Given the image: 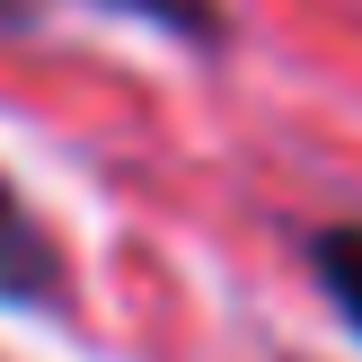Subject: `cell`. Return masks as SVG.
Returning <instances> with one entry per match:
<instances>
[{"mask_svg":"<svg viewBox=\"0 0 362 362\" xmlns=\"http://www.w3.org/2000/svg\"><path fill=\"white\" fill-rule=\"evenodd\" d=\"M0 310H18V318H71L80 310L62 230L27 204V186L9 168H0Z\"/></svg>","mask_w":362,"mask_h":362,"instance_id":"6da1fadb","label":"cell"},{"mask_svg":"<svg viewBox=\"0 0 362 362\" xmlns=\"http://www.w3.org/2000/svg\"><path fill=\"white\" fill-rule=\"evenodd\" d=\"M300 265H310L318 300L345 318V336L362 345V221H318V230H300Z\"/></svg>","mask_w":362,"mask_h":362,"instance_id":"7a4b0ae2","label":"cell"},{"mask_svg":"<svg viewBox=\"0 0 362 362\" xmlns=\"http://www.w3.org/2000/svg\"><path fill=\"white\" fill-rule=\"evenodd\" d=\"M80 9H115V18H141V27H159L168 45L204 53V62H221V53H230V9H221V0H80Z\"/></svg>","mask_w":362,"mask_h":362,"instance_id":"3957f363","label":"cell"},{"mask_svg":"<svg viewBox=\"0 0 362 362\" xmlns=\"http://www.w3.org/2000/svg\"><path fill=\"white\" fill-rule=\"evenodd\" d=\"M35 18H45L35 0H0V35H35Z\"/></svg>","mask_w":362,"mask_h":362,"instance_id":"277c9868","label":"cell"}]
</instances>
